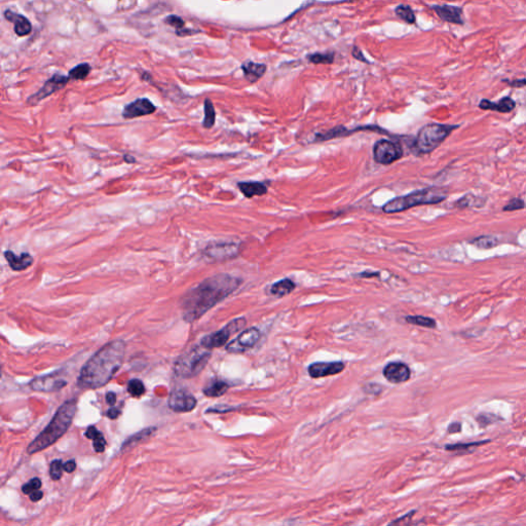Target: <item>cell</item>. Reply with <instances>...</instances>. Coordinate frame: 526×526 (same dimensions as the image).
I'll return each instance as SVG.
<instances>
[{
	"mask_svg": "<svg viewBox=\"0 0 526 526\" xmlns=\"http://www.w3.org/2000/svg\"><path fill=\"white\" fill-rule=\"evenodd\" d=\"M242 285L239 278L219 274L207 278L189 290L181 299L182 317L191 323L202 318L216 304L232 294Z\"/></svg>",
	"mask_w": 526,
	"mask_h": 526,
	"instance_id": "1",
	"label": "cell"
},
{
	"mask_svg": "<svg viewBox=\"0 0 526 526\" xmlns=\"http://www.w3.org/2000/svg\"><path fill=\"white\" fill-rule=\"evenodd\" d=\"M125 343L113 340L101 347L81 368L77 384L83 388L96 389L107 384L122 365Z\"/></svg>",
	"mask_w": 526,
	"mask_h": 526,
	"instance_id": "2",
	"label": "cell"
},
{
	"mask_svg": "<svg viewBox=\"0 0 526 526\" xmlns=\"http://www.w3.org/2000/svg\"><path fill=\"white\" fill-rule=\"evenodd\" d=\"M77 410L76 400L63 403L46 429L29 444L28 454H34L55 444L70 428Z\"/></svg>",
	"mask_w": 526,
	"mask_h": 526,
	"instance_id": "3",
	"label": "cell"
},
{
	"mask_svg": "<svg viewBox=\"0 0 526 526\" xmlns=\"http://www.w3.org/2000/svg\"><path fill=\"white\" fill-rule=\"evenodd\" d=\"M447 196L448 191L444 187H427L413 191L407 195L398 196L390 200L382 207V211L386 214L399 213L419 206L440 204L445 201Z\"/></svg>",
	"mask_w": 526,
	"mask_h": 526,
	"instance_id": "4",
	"label": "cell"
},
{
	"mask_svg": "<svg viewBox=\"0 0 526 526\" xmlns=\"http://www.w3.org/2000/svg\"><path fill=\"white\" fill-rule=\"evenodd\" d=\"M459 125L429 123L424 125L414 140L413 148L418 155H429L437 149Z\"/></svg>",
	"mask_w": 526,
	"mask_h": 526,
	"instance_id": "5",
	"label": "cell"
},
{
	"mask_svg": "<svg viewBox=\"0 0 526 526\" xmlns=\"http://www.w3.org/2000/svg\"><path fill=\"white\" fill-rule=\"evenodd\" d=\"M211 358L209 348L195 345L182 354L174 364V372L181 378H192L200 374Z\"/></svg>",
	"mask_w": 526,
	"mask_h": 526,
	"instance_id": "6",
	"label": "cell"
},
{
	"mask_svg": "<svg viewBox=\"0 0 526 526\" xmlns=\"http://www.w3.org/2000/svg\"><path fill=\"white\" fill-rule=\"evenodd\" d=\"M246 324H247V321L245 318L234 319L231 322H229L225 327H223L221 330L205 336L202 339L201 344L209 349L221 347V346L225 345V343L227 342V340L229 339V337L232 334L243 330L245 328Z\"/></svg>",
	"mask_w": 526,
	"mask_h": 526,
	"instance_id": "7",
	"label": "cell"
},
{
	"mask_svg": "<svg viewBox=\"0 0 526 526\" xmlns=\"http://www.w3.org/2000/svg\"><path fill=\"white\" fill-rule=\"evenodd\" d=\"M403 157V149L400 144L390 140L381 139L373 147L374 161L380 165H390Z\"/></svg>",
	"mask_w": 526,
	"mask_h": 526,
	"instance_id": "8",
	"label": "cell"
},
{
	"mask_svg": "<svg viewBox=\"0 0 526 526\" xmlns=\"http://www.w3.org/2000/svg\"><path fill=\"white\" fill-rule=\"evenodd\" d=\"M240 252V244L234 242L214 243L209 245L204 253L205 255L215 261L229 260L235 258Z\"/></svg>",
	"mask_w": 526,
	"mask_h": 526,
	"instance_id": "9",
	"label": "cell"
},
{
	"mask_svg": "<svg viewBox=\"0 0 526 526\" xmlns=\"http://www.w3.org/2000/svg\"><path fill=\"white\" fill-rule=\"evenodd\" d=\"M260 339V331L253 327L244 330L235 339L226 345V350L232 354H240L252 348Z\"/></svg>",
	"mask_w": 526,
	"mask_h": 526,
	"instance_id": "10",
	"label": "cell"
},
{
	"mask_svg": "<svg viewBox=\"0 0 526 526\" xmlns=\"http://www.w3.org/2000/svg\"><path fill=\"white\" fill-rule=\"evenodd\" d=\"M31 389L35 391H43V392H54L62 389L67 385V381L60 377L59 374L52 373L43 376H39L34 378L30 382Z\"/></svg>",
	"mask_w": 526,
	"mask_h": 526,
	"instance_id": "11",
	"label": "cell"
},
{
	"mask_svg": "<svg viewBox=\"0 0 526 526\" xmlns=\"http://www.w3.org/2000/svg\"><path fill=\"white\" fill-rule=\"evenodd\" d=\"M168 405L175 412H189L196 407V399L183 389H176L171 392Z\"/></svg>",
	"mask_w": 526,
	"mask_h": 526,
	"instance_id": "12",
	"label": "cell"
},
{
	"mask_svg": "<svg viewBox=\"0 0 526 526\" xmlns=\"http://www.w3.org/2000/svg\"><path fill=\"white\" fill-rule=\"evenodd\" d=\"M69 76H64V75H60V74H55L53 77H51L46 83L45 85L37 92L35 93L34 95H32L29 99H28V104H31V105H35L37 104L38 102H40L41 100L46 99L47 97L53 95L54 93H56L57 91L63 89L67 82L69 81Z\"/></svg>",
	"mask_w": 526,
	"mask_h": 526,
	"instance_id": "13",
	"label": "cell"
},
{
	"mask_svg": "<svg viewBox=\"0 0 526 526\" xmlns=\"http://www.w3.org/2000/svg\"><path fill=\"white\" fill-rule=\"evenodd\" d=\"M157 110L156 105L147 98H140L124 106L122 110V117L125 119H133L155 113Z\"/></svg>",
	"mask_w": 526,
	"mask_h": 526,
	"instance_id": "14",
	"label": "cell"
},
{
	"mask_svg": "<svg viewBox=\"0 0 526 526\" xmlns=\"http://www.w3.org/2000/svg\"><path fill=\"white\" fill-rule=\"evenodd\" d=\"M383 376L391 383H402L411 376L410 368L402 362L388 363L383 369Z\"/></svg>",
	"mask_w": 526,
	"mask_h": 526,
	"instance_id": "15",
	"label": "cell"
},
{
	"mask_svg": "<svg viewBox=\"0 0 526 526\" xmlns=\"http://www.w3.org/2000/svg\"><path fill=\"white\" fill-rule=\"evenodd\" d=\"M344 364L340 361L337 362H317L309 366V374L312 378H322L331 375H336L344 370Z\"/></svg>",
	"mask_w": 526,
	"mask_h": 526,
	"instance_id": "16",
	"label": "cell"
},
{
	"mask_svg": "<svg viewBox=\"0 0 526 526\" xmlns=\"http://www.w3.org/2000/svg\"><path fill=\"white\" fill-rule=\"evenodd\" d=\"M5 258L7 259L10 268L15 272H22L27 270L33 265V257L29 253H22L21 255H16L12 250H7L4 253Z\"/></svg>",
	"mask_w": 526,
	"mask_h": 526,
	"instance_id": "17",
	"label": "cell"
},
{
	"mask_svg": "<svg viewBox=\"0 0 526 526\" xmlns=\"http://www.w3.org/2000/svg\"><path fill=\"white\" fill-rule=\"evenodd\" d=\"M433 10L440 19L445 22L463 24V10L461 8L451 6H433Z\"/></svg>",
	"mask_w": 526,
	"mask_h": 526,
	"instance_id": "18",
	"label": "cell"
},
{
	"mask_svg": "<svg viewBox=\"0 0 526 526\" xmlns=\"http://www.w3.org/2000/svg\"><path fill=\"white\" fill-rule=\"evenodd\" d=\"M5 17L8 21L12 22L15 24V32L19 35V36H25V35H28L31 33L32 31V26H31V23L29 22V20L22 16V15H19V14H16L12 11H6L5 13Z\"/></svg>",
	"mask_w": 526,
	"mask_h": 526,
	"instance_id": "19",
	"label": "cell"
},
{
	"mask_svg": "<svg viewBox=\"0 0 526 526\" xmlns=\"http://www.w3.org/2000/svg\"><path fill=\"white\" fill-rule=\"evenodd\" d=\"M479 107H480V109H483V110H493V111H497V112H501V113H509L516 107V103L510 97H505L495 103L491 102L489 100L483 99L480 102Z\"/></svg>",
	"mask_w": 526,
	"mask_h": 526,
	"instance_id": "20",
	"label": "cell"
},
{
	"mask_svg": "<svg viewBox=\"0 0 526 526\" xmlns=\"http://www.w3.org/2000/svg\"><path fill=\"white\" fill-rule=\"evenodd\" d=\"M237 187L240 192L246 198H254L265 195L268 192V186L261 182L249 181V182H239L237 183Z\"/></svg>",
	"mask_w": 526,
	"mask_h": 526,
	"instance_id": "21",
	"label": "cell"
},
{
	"mask_svg": "<svg viewBox=\"0 0 526 526\" xmlns=\"http://www.w3.org/2000/svg\"><path fill=\"white\" fill-rule=\"evenodd\" d=\"M156 431H157V429H156L155 427H151V428L144 429V430H142L141 432H139V433H137V434H135V435H133V436H130L129 438H127V439L123 442V444H122V446H121V449H120V450H121V451H127V450H129L130 448H134V447H135L136 445H138L140 442H142V441H144L145 439L149 438V437H150V436H151Z\"/></svg>",
	"mask_w": 526,
	"mask_h": 526,
	"instance_id": "22",
	"label": "cell"
},
{
	"mask_svg": "<svg viewBox=\"0 0 526 526\" xmlns=\"http://www.w3.org/2000/svg\"><path fill=\"white\" fill-rule=\"evenodd\" d=\"M485 199L475 195L473 193H467L454 203V207L457 209L466 208H482L485 205Z\"/></svg>",
	"mask_w": 526,
	"mask_h": 526,
	"instance_id": "23",
	"label": "cell"
},
{
	"mask_svg": "<svg viewBox=\"0 0 526 526\" xmlns=\"http://www.w3.org/2000/svg\"><path fill=\"white\" fill-rule=\"evenodd\" d=\"M295 283L292 280L286 278L275 283L271 288V293L278 297H283L289 295L295 289Z\"/></svg>",
	"mask_w": 526,
	"mask_h": 526,
	"instance_id": "24",
	"label": "cell"
},
{
	"mask_svg": "<svg viewBox=\"0 0 526 526\" xmlns=\"http://www.w3.org/2000/svg\"><path fill=\"white\" fill-rule=\"evenodd\" d=\"M469 243L481 250H489L500 244L499 239L494 235H480L471 239Z\"/></svg>",
	"mask_w": 526,
	"mask_h": 526,
	"instance_id": "25",
	"label": "cell"
},
{
	"mask_svg": "<svg viewBox=\"0 0 526 526\" xmlns=\"http://www.w3.org/2000/svg\"><path fill=\"white\" fill-rule=\"evenodd\" d=\"M489 442H490V440L477 441V442H471V443L450 444V445H446L445 449L448 450V451H453V452H458L461 454H466V453H472L476 447H479V446L484 445V444L489 443Z\"/></svg>",
	"mask_w": 526,
	"mask_h": 526,
	"instance_id": "26",
	"label": "cell"
},
{
	"mask_svg": "<svg viewBox=\"0 0 526 526\" xmlns=\"http://www.w3.org/2000/svg\"><path fill=\"white\" fill-rule=\"evenodd\" d=\"M229 385L221 380H215L210 385H208L206 388H204V393L207 397H220L228 390Z\"/></svg>",
	"mask_w": 526,
	"mask_h": 526,
	"instance_id": "27",
	"label": "cell"
},
{
	"mask_svg": "<svg viewBox=\"0 0 526 526\" xmlns=\"http://www.w3.org/2000/svg\"><path fill=\"white\" fill-rule=\"evenodd\" d=\"M242 68H243L246 76L250 80H252V81L257 79V78H259L260 76H262V74L265 73L266 70H267L266 65L256 64V63H253V62H250V63H247V64L243 65Z\"/></svg>",
	"mask_w": 526,
	"mask_h": 526,
	"instance_id": "28",
	"label": "cell"
},
{
	"mask_svg": "<svg viewBox=\"0 0 526 526\" xmlns=\"http://www.w3.org/2000/svg\"><path fill=\"white\" fill-rule=\"evenodd\" d=\"M204 110H205V117H204V121H203V126L205 128H211L215 124L216 112H215L213 103L210 99L205 100Z\"/></svg>",
	"mask_w": 526,
	"mask_h": 526,
	"instance_id": "29",
	"label": "cell"
},
{
	"mask_svg": "<svg viewBox=\"0 0 526 526\" xmlns=\"http://www.w3.org/2000/svg\"><path fill=\"white\" fill-rule=\"evenodd\" d=\"M405 321L408 324L426 327V328H430V329H435L437 327V323L434 319L424 317V316H408L405 318Z\"/></svg>",
	"mask_w": 526,
	"mask_h": 526,
	"instance_id": "30",
	"label": "cell"
},
{
	"mask_svg": "<svg viewBox=\"0 0 526 526\" xmlns=\"http://www.w3.org/2000/svg\"><path fill=\"white\" fill-rule=\"evenodd\" d=\"M90 72H91V66L87 63H83V64H79L76 67H74L73 69H71L69 71L68 76L70 79L81 80V79H84L89 75Z\"/></svg>",
	"mask_w": 526,
	"mask_h": 526,
	"instance_id": "31",
	"label": "cell"
},
{
	"mask_svg": "<svg viewBox=\"0 0 526 526\" xmlns=\"http://www.w3.org/2000/svg\"><path fill=\"white\" fill-rule=\"evenodd\" d=\"M127 391L132 397L139 398L145 392L144 383L140 379H132L127 383Z\"/></svg>",
	"mask_w": 526,
	"mask_h": 526,
	"instance_id": "32",
	"label": "cell"
},
{
	"mask_svg": "<svg viewBox=\"0 0 526 526\" xmlns=\"http://www.w3.org/2000/svg\"><path fill=\"white\" fill-rule=\"evenodd\" d=\"M396 14L398 17H400L402 20L409 24H413L415 22V16L413 11L408 6H399L396 9Z\"/></svg>",
	"mask_w": 526,
	"mask_h": 526,
	"instance_id": "33",
	"label": "cell"
},
{
	"mask_svg": "<svg viewBox=\"0 0 526 526\" xmlns=\"http://www.w3.org/2000/svg\"><path fill=\"white\" fill-rule=\"evenodd\" d=\"M63 471H64V464L61 462V459H55L51 463L50 475L54 481L61 479Z\"/></svg>",
	"mask_w": 526,
	"mask_h": 526,
	"instance_id": "34",
	"label": "cell"
},
{
	"mask_svg": "<svg viewBox=\"0 0 526 526\" xmlns=\"http://www.w3.org/2000/svg\"><path fill=\"white\" fill-rule=\"evenodd\" d=\"M525 203L523 200L519 199V198H514L512 200H510V202L502 208V211L503 212H512V211H517V210H522L525 208Z\"/></svg>",
	"mask_w": 526,
	"mask_h": 526,
	"instance_id": "35",
	"label": "cell"
},
{
	"mask_svg": "<svg viewBox=\"0 0 526 526\" xmlns=\"http://www.w3.org/2000/svg\"><path fill=\"white\" fill-rule=\"evenodd\" d=\"M41 487V481L39 478H33L31 479L29 482H27L26 484L23 485L22 487V491L24 494H31L32 492L36 491V490H39V488Z\"/></svg>",
	"mask_w": 526,
	"mask_h": 526,
	"instance_id": "36",
	"label": "cell"
},
{
	"mask_svg": "<svg viewBox=\"0 0 526 526\" xmlns=\"http://www.w3.org/2000/svg\"><path fill=\"white\" fill-rule=\"evenodd\" d=\"M165 22L167 24H169L170 26L176 28V33L180 32L181 29L184 27V21L180 17H178V16H169L165 20Z\"/></svg>",
	"mask_w": 526,
	"mask_h": 526,
	"instance_id": "37",
	"label": "cell"
},
{
	"mask_svg": "<svg viewBox=\"0 0 526 526\" xmlns=\"http://www.w3.org/2000/svg\"><path fill=\"white\" fill-rule=\"evenodd\" d=\"M310 60L314 63H330L333 60V56L327 54H316L311 56Z\"/></svg>",
	"mask_w": 526,
	"mask_h": 526,
	"instance_id": "38",
	"label": "cell"
},
{
	"mask_svg": "<svg viewBox=\"0 0 526 526\" xmlns=\"http://www.w3.org/2000/svg\"><path fill=\"white\" fill-rule=\"evenodd\" d=\"M94 441V449L98 453H102L106 448V440L103 437V434H101L99 437L93 440Z\"/></svg>",
	"mask_w": 526,
	"mask_h": 526,
	"instance_id": "39",
	"label": "cell"
},
{
	"mask_svg": "<svg viewBox=\"0 0 526 526\" xmlns=\"http://www.w3.org/2000/svg\"><path fill=\"white\" fill-rule=\"evenodd\" d=\"M488 418H489V414H481V415H479V417L477 418V422L480 424V426H481V427H486V426H488V425L492 424V423L494 422V419H495L496 417H495V415H493V414H491L490 419H488Z\"/></svg>",
	"mask_w": 526,
	"mask_h": 526,
	"instance_id": "40",
	"label": "cell"
},
{
	"mask_svg": "<svg viewBox=\"0 0 526 526\" xmlns=\"http://www.w3.org/2000/svg\"><path fill=\"white\" fill-rule=\"evenodd\" d=\"M101 434H102L101 432H99L95 427H93V426H92V427H89V428H87V430L85 431V434H84V435H85V437H86L87 439H92V440H94V439H96L97 437H99Z\"/></svg>",
	"mask_w": 526,
	"mask_h": 526,
	"instance_id": "41",
	"label": "cell"
},
{
	"mask_svg": "<svg viewBox=\"0 0 526 526\" xmlns=\"http://www.w3.org/2000/svg\"><path fill=\"white\" fill-rule=\"evenodd\" d=\"M75 469H76V463L74 459H70L64 464V471H66L67 473H72L75 471Z\"/></svg>",
	"mask_w": 526,
	"mask_h": 526,
	"instance_id": "42",
	"label": "cell"
},
{
	"mask_svg": "<svg viewBox=\"0 0 526 526\" xmlns=\"http://www.w3.org/2000/svg\"><path fill=\"white\" fill-rule=\"evenodd\" d=\"M107 418H109L110 420H116L119 415H120V411L118 409H115V408H110L107 413H106Z\"/></svg>",
	"mask_w": 526,
	"mask_h": 526,
	"instance_id": "43",
	"label": "cell"
},
{
	"mask_svg": "<svg viewBox=\"0 0 526 526\" xmlns=\"http://www.w3.org/2000/svg\"><path fill=\"white\" fill-rule=\"evenodd\" d=\"M462 431V425L459 423H453L448 427V433H458Z\"/></svg>",
	"mask_w": 526,
	"mask_h": 526,
	"instance_id": "44",
	"label": "cell"
},
{
	"mask_svg": "<svg viewBox=\"0 0 526 526\" xmlns=\"http://www.w3.org/2000/svg\"><path fill=\"white\" fill-rule=\"evenodd\" d=\"M106 401L109 405H114L116 402V394L113 391H109L106 396Z\"/></svg>",
	"mask_w": 526,
	"mask_h": 526,
	"instance_id": "45",
	"label": "cell"
},
{
	"mask_svg": "<svg viewBox=\"0 0 526 526\" xmlns=\"http://www.w3.org/2000/svg\"><path fill=\"white\" fill-rule=\"evenodd\" d=\"M29 496H30V499H31L32 501H38V500H40V499L42 498L43 493H42V491L36 490V491L32 492L31 494H29Z\"/></svg>",
	"mask_w": 526,
	"mask_h": 526,
	"instance_id": "46",
	"label": "cell"
},
{
	"mask_svg": "<svg viewBox=\"0 0 526 526\" xmlns=\"http://www.w3.org/2000/svg\"><path fill=\"white\" fill-rule=\"evenodd\" d=\"M510 85L512 86H515V87H518V86H523L526 84V79H520V80H515V81H511L509 82Z\"/></svg>",
	"mask_w": 526,
	"mask_h": 526,
	"instance_id": "47",
	"label": "cell"
},
{
	"mask_svg": "<svg viewBox=\"0 0 526 526\" xmlns=\"http://www.w3.org/2000/svg\"><path fill=\"white\" fill-rule=\"evenodd\" d=\"M360 278H371V277H378L379 276V273H368V272H364L362 274H359L358 275Z\"/></svg>",
	"mask_w": 526,
	"mask_h": 526,
	"instance_id": "48",
	"label": "cell"
},
{
	"mask_svg": "<svg viewBox=\"0 0 526 526\" xmlns=\"http://www.w3.org/2000/svg\"><path fill=\"white\" fill-rule=\"evenodd\" d=\"M123 160H124L126 163H128V164H132V163H135V162H136V160H135L133 157H129L128 155H125V156L123 157Z\"/></svg>",
	"mask_w": 526,
	"mask_h": 526,
	"instance_id": "49",
	"label": "cell"
}]
</instances>
